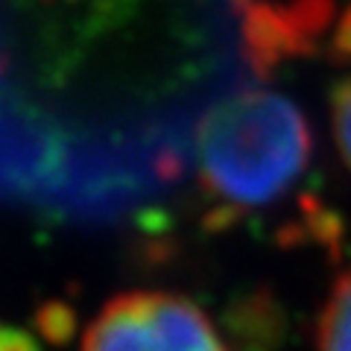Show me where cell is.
Segmentation results:
<instances>
[{"label": "cell", "mask_w": 351, "mask_h": 351, "mask_svg": "<svg viewBox=\"0 0 351 351\" xmlns=\"http://www.w3.org/2000/svg\"><path fill=\"white\" fill-rule=\"evenodd\" d=\"M313 158V132L278 91H240L196 126L193 164L208 211L232 219L278 205L299 188Z\"/></svg>", "instance_id": "obj_1"}, {"label": "cell", "mask_w": 351, "mask_h": 351, "mask_svg": "<svg viewBox=\"0 0 351 351\" xmlns=\"http://www.w3.org/2000/svg\"><path fill=\"white\" fill-rule=\"evenodd\" d=\"M82 351H232L193 299L173 290L112 295L91 319Z\"/></svg>", "instance_id": "obj_2"}, {"label": "cell", "mask_w": 351, "mask_h": 351, "mask_svg": "<svg viewBox=\"0 0 351 351\" xmlns=\"http://www.w3.org/2000/svg\"><path fill=\"white\" fill-rule=\"evenodd\" d=\"M316 351H351V269L331 284L319 307Z\"/></svg>", "instance_id": "obj_3"}, {"label": "cell", "mask_w": 351, "mask_h": 351, "mask_svg": "<svg viewBox=\"0 0 351 351\" xmlns=\"http://www.w3.org/2000/svg\"><path fill=\"white\" fill-rule=\"evenodd\" d=\"M331 129H334V144L343 164L351 173V73L346 80L334 85L331 94Z\"/></svg>", "instance_id": "obj_4"}]
</instances>
